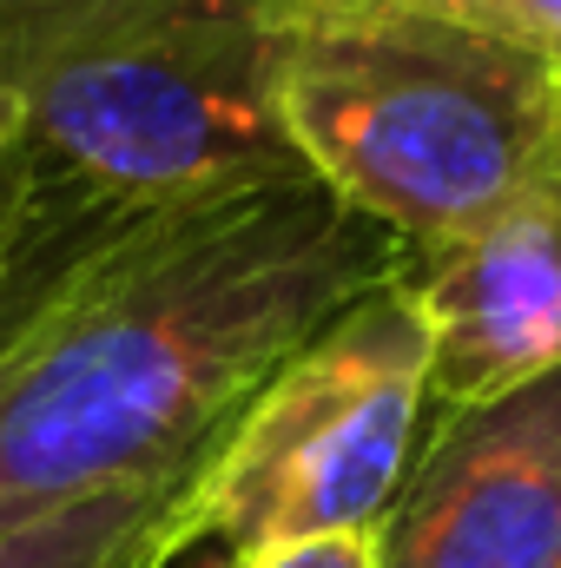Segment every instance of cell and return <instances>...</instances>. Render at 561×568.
Wrapping results in <instances>:
<instances>
[{
  "mask_svg": "<svg viewBox=\"0 0 561 568\" xmlns=\"http://www.w3.org/2000/svg\"><path fill=\"white\" fill-rule=\"evenodd\" d=\"M404 245L317 172L113 219L0 344V523L192 469Z\"/></svg>",
  "mask_w": 561,
  "mask_h": 568,
  "instance_id": "1",
  "label": "cell"
},
{
  "mask_svg": "<svg viewBox=\"0 0 561 568\" xmlns=\"http://www.w3.org/2000/svg\"><path fill=\"white\" fill-rule=\"evenodd\" d=\"M290 152L404 258L489 225L561 152V60L436 0H297Z\"/></svg>",
  "mask_w": 561,
  "mask_h": 568,
  "instance_id": "2",
  "label": "cell"
},
{
  "mask_svg": "<svg viewBox=\"0 0 561 568\" xmlns=\"http://www.w3.org/2000/svg\"><path fill=\"white\" fill-rule=\"evenodd\" d=\"M290 7L0 0V100L60 192L120 219L304 172L278 106Z\"/></svg>",
  "mask_w": 561,
  "mask_h": 568,
  "instance_id": "3",
  "label": "cell"
},
{
  "mask_svg": "<svg viewBox=\"0 0 561 568\" xmlns=\"http://www.w3.org/2000/svg\"><path fill=\"white\" fill-rule=\"evenodd\" d=\"M429 429V331L404 278L364 291L232 417L192 483V529L225 562L370 536Z\"/></svg>",
  "mask_w": 561,
  "mask_h": 568,
  "instance_id": "4",
  "label": "cell"
},
{
  "mask_svg": "<svg viewBox=\"0 0 561 568\" xmlns=\"http://www.w3.org/2000/svg\"><path fill=\"white\" fill-rule=\"evenodd\" d=\"M370 568H561V377L429 417Z\"/></svg>",
  "mask_w": 561,
  "mask_h": 568,
  "instance_id": "5",
  "label": "cell"
},
{
  "mask_svg": "<svg viewBox=\"0 0 561 568\" xmlns=\"http://www.w3.org/2000/svg\"><path fill=\"white\" fill-rule=\"evenodd\" d=\"M397 278L429 331V417L561 377V152L489 225L410 252Z\"/></svg>",
  "mask_w": 561,
  "mask_h": 568,
  "instance_id": "6",
  "label": "cell"
},
{
  "mask_svg": "<svg viewBox=\"0 0 561 568\" xmlns=\"http://www.w3.org/2000/svg\"><path fill=\"white\" fill-rule=\"evenodd\" d=\"M198 469L205 463L60 503L27 523H0V568H172L198 549L192 529Z\"/></svg>",
  "mask_w": 561,
  "mask_h": 568,
  "instance_id": "7",
  "label": "cell"
},
{
  "mask_svg": "<svg viewBox=\"0 0 561 568\" xmlns=\"http://www.w3.org/2000/svg\"><path fill=\"white\" fill-rule=\"evenodd\" d=\"M53 185V179H47ZM120 212H100V205H86V199H73V192H60L53 185V212H47V225H40V239H33V252L20 258V272L0 284V344L33 317V304L47 297V284L60 278L73 258H80V245L93 239V232H106Z\"/></svg>",
  "mask_w": 561,
  "mask_h": 568,
  "instance_id": "8",
  "label": "cell"
},
{
  "mask_svg": "<svg viewBox=\"0 0 561 568\" xmlns=\"http://www.w3.org/2000/svg\"><path fill=\"white\" fill-rule=\"evenodd\" d=\"M47 212H53V185L40 172V152L27 140L20 113L0 100V284L13 278L20 258L33 252Z\"/></svg>",
  "mask_w": 561,
  "mask_h": 568,
  "instance_id": "9",
  "label": "cell"
},
{
  "mask_svg": "<svg viewBox=\"0 0 561 568\" xmlns=\"http://www.w3.org/2000/svg\"><path fill=\"white\" fill-rule=\"evenodd\" d=\"M436 7H449V13H462V20H476L489 33H509V40L561 60V0H436Z\"/></svg>",
  "mask_w": 561,
  "mask_h": 568,
  "instance_id": "10",
  "label": "cell"
},
{
  "mask_svg": "<svg viewBox=\"0 0 561 568\" xmlns=\"http://www.w3.org/2000/svg\"><path fill=\"white\" fill-rule=\"evenodd\" d=\"M218 568H370V536H324V542H297V549H272V556Z\"/></svg>",
  "mask_w": 561,
  "mask_h": 568,
  "instance_id": "11",
  "label": "cell"
}]
</instances>
